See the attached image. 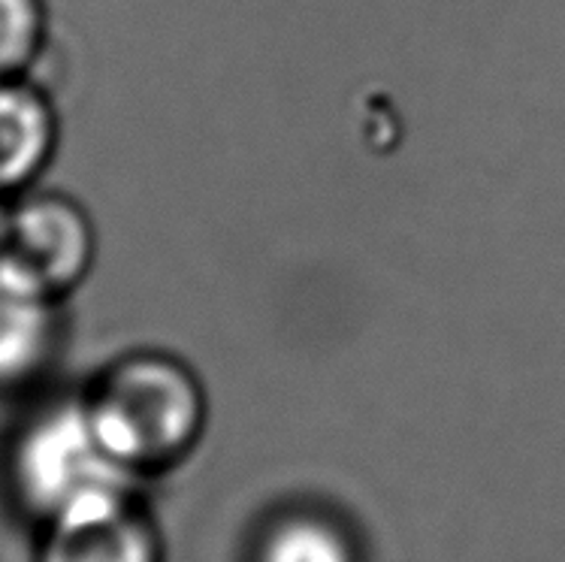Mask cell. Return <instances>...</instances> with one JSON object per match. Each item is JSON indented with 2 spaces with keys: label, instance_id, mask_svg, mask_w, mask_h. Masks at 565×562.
Masks as SVG:
<instances>
[{
  "label": "cell",
  "instance_id": "cell-1",
  "mask_svg": "<svg viewBox=\"0 0 565 562\" xmlns=\"http://www.w3.org/2000/svg\"><path fill=\"white\" fill-rule=\"evenodd\" d=\"M94 426L82 391L31 396L0 442V494L34 532L139 496Z\"/></svg>",
  "mask_w": 565,
  "mask_h": 562
},
{
  "label": "cell",
  "instance_id": "cell-2",
  "mask_svg": "<svg viewBox=\"0 0 565 562\" xmlns=\"http://www.w3.org/2000/svg\"><path fill=\"white\" fill-rule=\"evenodd\" d=\"M79 391L104 445L139 481L179 466L206 433V381L161 344L109 357Z\"/></svg>",
  "mask_w": 565,
  "mask_h": 562
},
{
  "label": "cell",
  "instance_id": "cell-3",
  "mask_svg": "<svg viewBox=\"0 0 565 562\" xmlns=\"http://www.w3.org/2000/svg\"><path fill=\"white\" fill-rule=\"evenodd\" d=\"M0 254L22 266L52 297L67 303L100 261V230L79 197L34 188L12 200Z\"/></svg>",
  "mask_w": 565,
  "mask_h": 562
},
{
  "label": "cell",
  "instance_id": "cell-4",
  "mask_svg": "<svg viewBox=\"0 0 565 562\" xmlns=\"http://www.w3.org/2000/svg\"><path fill=\"white\" fill-rule=\"evenodd\" d=\"M64 299L0 254V400H31L55 372Z\"/></svg>",
  "mask_w": 565,
  "mask_h": 562
},
{
  "label": "cell",
  "instance_id": "cell-5",
  "mask_svg": "<svg viewBox=\"0 0 565 562\" xmlns=\"http://www.w3.org/2000/svg\"><path fill=\"white\" fill-rule=\"evenodd\" d=\"M34 562H163L161 529L142 496L36 532Z\"/></svg>",
  "mask_w": 565,
  "mask_h": 562
},
{
  "label": "cell",
  "instance_id": "cell-6",
  "mask_svg": "<svg viewBox=\"0 0 565 562\" xmlns=\"http://www.w3.org/2000/svg\"><path fill=\"white\" fill-rule=\"evenodd\" d=\"M61 149V113L36 76L0 82V194L15 197L43 182Z\"/></svg>",
  "mask_w": 565,
  "mask_h": 562
},
{
  "label": "cell",
  "instance_id": "cell-7",
  "mask_svg": "<svg viewBox=\"0 0 565 562\" xmlns=\"http://www.w3.org/2000/svg\"><path fill=\"white\" fill-rule=\"evenodd\" d=\"M252 562H360V553L335 517L318 508H288L260 529Z\"/></svg>",
  "mask_w": 565,
  "mask_h": 562
},
{
  "label": "cell",
  "instance_id": "cell-8",
  "mask_svg": "<svg viewBox=\"0 0 565 562\" xmlns=\"http://www.w3.org/2000/svg\"><path fill=\"white\" fill-rule=\"evenodd\" d=\"M52 36L46 0H0V82L34 76Z\"/></svg>",
  "mask_w": 565,
  "mask_h": 562
},
{
  "label": "cell",
  "instance_id": "cell-9",
  "mask_svg": "<svg viewBox=\"0 0 565 562\" xmlns=\"http://www.w3.org/2000/svg\"><path fill=\"white\" fill-rule=\"evenodd\" d=\"M10 212L12 200L0 194V252H3V242H7V227H10Z\"/></svg>",
  "mask_w": 565,
  "mask_h": 562
}]
</instances>
